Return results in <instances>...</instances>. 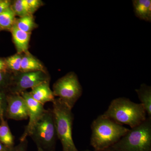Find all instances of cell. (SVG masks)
I'll use <instances>...</instances> for the list:
<instances>
[{
	"label": "cell",
	"mask_w": 151,
	"mask_h": 151,
	"mask_svg": "<svg viewBox=\"0 0 151 151\" xmlns=\"http://www.w3.org/2000/svg\"><path fill=\"white\" fill-rule=\"evenodd\" d=\"M90 144L95 151H103L115 145L129 129L102 115L91 125Z\"/></svg>",
	"instance_id": "cell-1"
},
{
	"label": "cell",
	"mask_w": 151,
	"mask_h": 151,
	"mask_svg": "<svg viewBox=\"0 0 151 151\" xmlns=\"http://www.w3.org/2000/svg\"><path fill=\"white\" fill-rule=\"evenodd\" d=\"M103 115L118 124L127 125L131 128L140 125L147 118L141 103H134L125 97L113 100Z\"/></svg>",
	"instance_id": "cell-2"
},
{
	"label": "cell",
	"mask_w": 151,
	"mask_h": 151,
	"mask_svg": "<svg viewBox=\"0 0 151 151\" xmlns=\"http://www.w3.org/2000/svg\"><path fill=\"white\" fill-rule=\"evenodd\" d=\"M103 151H151V118L131 128L115 145Z\"/></svg>",
	"instance_id": "cell-3"
},
{
	"label": "cell",
	"mask_w": 151,
	"mask_h": 151,
	"mask_svg": "<svg viewBox=\"0 0 151 151\" xmlns=\"http://www.w3.org/2000/svg\"><path fill=\"white\" fill-rule=\"evenodd\" d=\"M52 104L57 135L62 145V151H79L72 137L74 117L72 109L59 98L55 99Z\"/></svg>",
	"instance_id": "cell-4"
},
{
	"label": "cell",
	"mask_w": 151,
	"mask_h": 151,
	"mask_svg": "<svg viewBox=\"0 0 151 151\" xmlns=\"http://www.w3.org/2000/svg\"><path fill=\"white\" fill-rule=\"evenodd\" d=\"M29 137L37 148L55 151L58 137L52 109L46 110L33 127Z\"/></svg>",
	"instance_id": "cell-5"
},
{
	"label": "cell",
	"mask_w": 151,
	"mask_h": 151,
	"mask_svg": "<svg viewBox=\"0 0 151 151\" xmlns=\"http://www.w3.org/2000/svg\"><path fill=\"white\" fill-rule=\"evenodd\" d=\"M52 92L55 96L58 97L72 109L83 92L77 75L74 72L67 73L54 83Z\"/></svg>",
	"instance_id": "cell-6"
},
{
	"label": "cell",
	"mask_w": 151,
	"mask_h": 151,
	"mask_svg": "<svg viewBox=\"0 0 151 151\" xmlns=\"http://www.w3.org/2000/svg\"><path fill=\"white\" fill-rule=\"evenodd\" d=\"M48 81H50V77L47 72H14L12 73L9 93L21 94L29 88H32L42 82Z\"/></svg>",
	"instance_id": "cell-7"
},
{
	"label": "cell",
	"mask_w": 151,
	"mask_h": 151,
	"mask_svg": "<svg viewBox=\"0 0 151 151\" xmlns=\"http://www.w3.org/2000/svg\"><path fill=\"white\" fill-rule=\"evenodd\" d=\"M5 117L16 121L28 119L27 105L20 94L7 93Z\"/></svg>",
	"instance_id": "cell-8"
},
{
	"label": "cell",
	"mask_w": 151,
	"mask_h": 151,
	"mask_svg": "<svg viewBox=\"0 0 151 151\" xmlns=\"http://www.w3.org/2000/svg\"><path fill=\"white\" fill-rule=\"evenodd\" d=\"M20 94L23 97L27 105L29 119L28 124L25 128L24 132L20 138V141L22 142L27 139V137H29L33 127L46 110L44 108V105L37 102L32 97L29 92L24 91Z\"/></svg>",
	"instance_id": "cell-9"
},
{
	"label": "cell",
	"mask_w": 151,
	"mask_h": 151,
	"mask_svg": "<svg viewBox=\"0 0 151 151\" xmlns=\"http://www.w3.org/2000/svg\"><path fill=\"white\" fill-rule=\"evenodd\" d=\"M29 92L32 97L42 105L47 102L53 103L55 96L50 87V81H45L31 88Z\"/></svg>",
	"instance_id": "cell-10"
},
{
	"label": "cell",
	"mask_w": 151,
	"mask_h": 151,
	"mask_svg": "<svg viewBox=\"0 0 151 151\" xmlns=\"http://www.w3.org/2000/svg\"><path fill=\"white\" fill-rule=\"evenodd\" d=\"M10 32L13 41L16 48L17 53L24 54L29 52V45L31 33H27L19 29L14 25Z\"/></svg>",
	"instance_id": "cell-11"
},
{
	"label": "cell",
	"mask_w": 151,
	"mask_h": 151,
	"mask_svg": "<svg viewBox=\"0 0 151 151\" xmlns=\"http://www.w3.org/2000/svg\"><path fill=\"white\" fill-rule=\"evenodd\" d=\"M42 71L47 72L43 64L29 52L24 53L22 58L21 72Z\"/></svg>",
	"instance_id": "cell-12"
},
{
	"label": "cell",
	"mask_w": 151,
	"mask_h": 151,
	"mask_svg": "<svg viewBox=\"0 0 151 151\" xmlns=\"http://www.w3.org/2000/svg\"><path fill=\"white\" fill-rule=\"evenodd\" d=\"M132 3L135 16L140 19L151 22V0H134Z\"/></svg>",
	"instance_id": "cell-13"
},
{
	"label": "cell",
	"mask_w": 151,
	"mask_h": 151,
	"mask_svg": "<svg viewBox=\"0 0 151 151\" xmlns=\"http://www.w3.org/2000/svg\"><path fill=\"white\" fill-rule=\"evenodd\" d=\"M148 117L151 118V87L145 84H141L135 90Z\"/></svg>",
	"instance_id": "cell-14"
},
{
	"label": "cell",
	"mask_w": 151,
	"mask_h": 151,
	"mask_svg": "<svg viewBox=\"0 0 151 151\" xmlns=\"http://www.w3.org/2000/svg\"><path fill=\"white\" fill-rule=\"evenodd\" d=\"M0 142L9 149L14 146V137L5 117L0 120Z\"/></svg>",
	"instance_id": "cell-15"
},
{
	"label": "cell",
	"mask_w": 151,
	"mask_h": 151,
	"mask_svg": "<svg viewBox=\"0 0 151 151\" xmlns=\"http://www.w3.org/2000/svg\"><path fill=\"white\" fill-rule=\"evenodd\" d=\"M15 25L19 29L27 33H31L38 27L33 15L31 14L17 18Z\"/></svg>",
	"instance_id": "cell-16"
},
{
	"label": "cell",
	"mask_w": 151,
	"mask_h": 151,
	"mask_svg": "<svg viewBox=\"0 0 151 151\" xmlns=\"http://www.w3.org/2000/svg\"><path fill=\"white\" fill-rule=\"evenodd\" d=\"M16 16L11 6L0 14V27L2 30L10 31L15 23Z\"/></svg>",
	"instance_id": "cell-17"
},
{
	"label": "cell",
	"mask_w": 151,
	"mask_h": 151,
	"mask_svg": "<svg viewBox=\"0 0 151 151\" xmlns=\"http://www.w3.org/2000/svg\"><path fill=\"white\" fill-rule=\"evenodd\" d=\"M11 8L16 16H18L19 17L31 14L27 0L14 1L12 2Z\"/></svg>",
	"instance_id": "cell-18"
},
{
	"label": "cell",
	"mask_w": 151,
	"mask_h": 151,
	"mask_svg": "<svg viewBox=\"0 0 151 151\" xmlns=\"http://www.w3.org/2000/svg\"><path fill=\"white\" fill-rule=\"evenodd\" d=\"M23 54L17 53L5 58L8 68L11 73L20 71Z\"/></svg>",
	"instance_id": "cell-19"
},
{
	"label": "cell",
	"mask_w": 151,
	"mask_h": 151,
	"mask_svg": "<svg viewBox=\"0 0 151 151\" xmlns=\"http://www.w3.org/2000/svg\"><path fill=\"white\" fill-rule=\"evenodd\" d=\"M12 73L0 72V90L9 93L12 82Z\"/></svg>",
	"instance_id": "cell-20"
},
{
	"label": "cell",
	"mask_w": 151,
	"mask_h": 151,
	"mask_svg": "<svg viewBox=\"0 0 151 151\" xmlns=\"http://www.w3.org/2000/svg\"><path fill=\"white\" fill-rule=\"evenodd\" d=\"M7 93L5 91L0 90V120L2 117H5Z\"/></svg>",
	"instance_id": "cell-21"
},
{
	"label": "cell",
	"mask_w": 151,
	"mask_h": 151,
	"mask_svg": "<svg viewBox=\"0 0 151 151\" xmlns=\"http://www.w3.org/2000/svg\"><path fill=\"white\" fill-rule=\"evenodd\" d=\"M30 14L33 15L38 9L41 6L43 5V3L40 0H27Z\"/></svg>",
	"instance_id": "cell-22"
},
{
	"label": "cell",
	"mask_w": 151,
	"mask_h": 151,
	"mask_svg": "<svg viewBox=\"0 0 151 151\" xmlns=\"http://www.w3.org/2000/svg\"><path fill=\"white\" fill-rule=\"evenodd\" d=\"M27 145L28 141L26 139L20 142L17 145L9 149V151H27Z\"/></svg>",
	"instance_id": "cell-23"
},
{
	"label": "cell",
	"mask_w": 151,
	"mask_h": 151,
	"mask_svg": "<svg viewBox=\"0 0 151 151\" xmlns=\"http://www.w3.org/2000/svg\"><path fill=\"white\" fill-rule=\"evenodd\" d=\"M12 2V1L9 0H2L0 2V14L10 7Z\"/></svg>",
	"instance_id": "cell-24"
},
{
	"label": "cell",
	"mask_w": 151,
	"mask_h": 151,
	"mask_svg": "<svg viewBox=\"0 0 151 151\" xmlns=\"http://www.w3.org/2000/svg\"><path fill=\"white\" fill-rule=\"evenodd\" d=\"M0 72L4 73H11L8 68L5 58H0Z\"/></svg>",
	"instance_id": "cell-25"
},
{
	"label": "cell",
	"mask_w": 151,
	"mask_h": 151,
	"mask_svg": "<svg viewBox=\"0 0 151 151\" xmlns=\"http://www.w3.org/2000/svg\"><path fill=\"white\" fill-rule=\"evenodd\" d=\"M9 149L0 142V151H9Z\"/></svg>",
	"instance_id": "cell-26"
},
{
	"label": "cell",
	"mask_w": 151,
	"mask_h": 151,
	"mask_svg": "<svg viewBox=\"0 0 151 151\" xmlns=\"http://www.w3.org/2000/svg\"><path fill=\"white\" fill-rule=\"evenodd\" d=\"M37 151H45L44 150H42V149L39 148H37Z\"/></svg>",
	"instance_id": "cell-27"
},
{
	"label": "cell",
	"mask_w": 151,
	"mask_h": 151,
	"mask_svg": "<svg viewBox=\"0 0 151 151\" xmlns=\"http://www.w3.org/2000/svg\"><path fill=\"white\" fill-rule=\"evenodd\" d=\"M83 151H92L91 150H85Z\"/></svg>",
	"instance_id": "cell-28"
},
{
	"label": "cell",
	"mask_w": 151,
	"mask_h": 151,
	"mask_svg": "<svg viewBox=\"0 0 151 151\" xmlns=\"http://www.w3.org/2000/svg\"><path fill=\"white\" fill-rule=\"evenodd\" d=\"M2 31V30L1 29V28L0 27V31Z\"/></svg>",
	"instance_id": "cell-29"
},
{
	"label": "cell",
	"mask_w": 151,
	"mask_h": 151,
	"mask_svg": "<svg viewBox=\"0 0 151 151\" xmlns=\"http://www.w3.org/2000/svg\"><path fill=\"white\" fill-rule=\"evenodd\" d=\"M2 0H0V2H1V1Z\"/></svg>",
	"instance_id": "cell-30"
}]
</instances>
